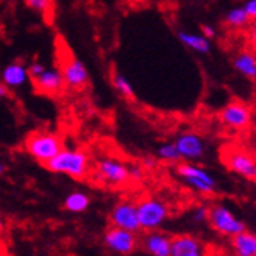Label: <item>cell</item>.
I'll return each instance as SVG.
<instances>
[{
    "label": "cell",
    "mask_w": 256,
    "mask_h": 256,
    "mask_svg": "<svg viewBox=\"0 0 256 256\" xmlns=\"http://www.w3.org/2000/svg\"><path fill=\"white\" fill-rule=\"evenodd\" d=\"M44 166L54 174H62L70 178H75V180H83L89 174V156L83 150L61 148Z\"/></svg>",
    "instance_id": "obj_1"
},
{
    "label": "cell",
    "mask_w": 256,
    "mask_h": 256,
    "mask_svg": "<svg viewBox=\"0 0 256 256\" xmlns=\"http://www.w3.org/2000/svg\"><path fill=\"white\" fill-rule=\"evenodd\" d=\"M136 211L139 226L144 232L160 230L169 219V206L162 200L155 197H146L136 202Z\"/></svg>",
    "instance_id": "obj_2"
},
{
    "label": "cell",
    "mask_w": 256,
    "mask_h": 256,
    "mask_svg": "<svg viewBox=\"0 0 256 256\" xmlns=\"http://www.w3.org/2000/svg\"><path fill=\"white\" fill-rule=\"evenodd\" d=\"M61 148H64L62 139L55 133L34 132L25 139V150L32 158L41 164L48 162Z\"/></svg>",
    "instance_id": "obj_3"
},
{
    "label": "cell",
    "mask_w": 256,
    "mask_h": 256,
    "mask_svg": "<svg viewBox=\"0 0 256 256\" xmlns=\"http://www.w3.org/2000/svg\"><path fill=\"white\" fill-rule=\"evenodd\" d=\"M208 224L217 234L225 238H233L246 232V224L222 203H214L210 206Z\"/></svg>",
    "instance_id": "obj_4"
},
{
    "label": "cell",
    "mask_w": 256,
    "mask_h": 256,
    "mask_svg": "<svg viewBox=\"0 0 256 256\" xmlns=\"http://www.w3.org/2000/svg\"><path fill=\"white\" fill-rule=\"evenodd\" d=\"M176 174L182 180L194 190L203 196H211L217 189L216 178L203 168L192 162H182L176 166Z\"/></svg>",
    "instance_id": "obj_5"
},
{
    "label": "cell",
    "mask_w": 256,
    "mask_h": 256,
    "mask_svg": "<svg viewBox=\"0 0 256 256\" xmlns=\"http://www.w3.org/2000/svg\"><path fill=\"white\" fill-rule=\"evenodd\" d=\"M94 178L102 184L111 188H119L128 183L130 174H128V166L124 164L118 158H102L96 162Z\"/></svg>",
    "instance_id": "obj_6"
},
{
    "label": "cell",
    "mask_w": 256,
    "mask_h": 256,
    "mask_svg": "<svg viewBox=\"0 0 256 256\" xmlns=\"http://www.w3.org/2000/svg\"><path fill=\"white\" fill-rule=\"evenodd\" d=\"M222 160L233 174L246 178L248 182H256V156L238 147H228L222 153Z\"/></svg>",
    "instance_id": "obj_7"
},
{
    "label": "cell",
    "mask_w": 256,
    "mask_h": 256,
    "mask_svg": "<svg viewBox=\"0 0 256 256\" xmlns=\"http://www.w3.org/2000/svg\"><path fill=\"white\" fill-rule=\"evenodd\" d=\"M60 70L62 75L64 84H68L69 88L83 89L89 82V74L84 68V64L78 58H75L68 52L66 54L62 52Z\"/></svg>",
    "instance_id": "obj_8"
},
{
    "label": "cell",
    "mask_w": 256,
    "mask_h": 256,
    "mask_svg": "<svg viewBox=\"0 0 256 256\" xmlns=\"http://www.w3.org/2000/svg\"><path fill=\"white\" fill-rule=\"evenodd\" d=\"M110 222H111V226L122 228L132 233H138L140 226H139V219H138L136 203L130 200H122L116 203L110 212Z\"/></svg>",
    "instance_id": "obj_9"
},
{
    "label": "cell",
    "mask_w": 256,
    "mask_h": 256,
    "mask_svg": "<svg viewBox=\"0 0 256 256\" xmlns=\"http://www.w3.org/2000/svg\"><path fill=\"white\" fill-rule=\"evenodd\" d=\"M170 256H210V246L194 234H176L170 240Z\"/></svg>",
    "instance_id": "obj_10"
},
{
    "label": "cell",
    "mask_w": 256,
    "mask_h": 256,
    "mask_svg": "<svg viewBox=\"0 0 256 256\" xmlns=\"http://www.w3.org/2000/svg\"><path fill=\"white\" fill-rule=\"evenodd\" d=\"M104 242L112 253H118L122 256L132 254L139 244L136 233L126 232V230L116 228V226L108 228V232L104 236Z\"/></svg>",
    "instance_id": "obj_11"
},
{
    "label": "cell",
    "mask_w": 256,
    "mask_h": 256,
    "mask_svg": "<svg viewBox=\"0 0 256 256\" xmlns=\"http://www.w3.org/2000/svg\"><path fill=\"white\" fill-rule=\"evenodd\" d=\"M220 120L233 130H244L252 122V110L242 102H232L220 111Z\"/></svg>",
    "instance_id": "obj_12"
},
{
    "label": "cell",
    "mask_w": 256,
    "mask_h": 256,
    "mask_svg": "<svg viewBox=\"0 0 256 256\" xmlns=\"http://www.w3.org/2000/svg\"><path fill=\"white\" fill-rule=\"evenodd\" d=\"M174 144L182 160L186 161H198L204 156V152H206L204 140L196 133H183L176 138Z\"/></svg>",
    "instance_id": "obj_13"
},
{
    "label": "cell",
    "mask_w": 256,
    "mask_h": 256,
    "mask_svg": "<svg viewBox=\"0 0 256 256\" xmlns=\"http://www.w3.org/2000/svg\"><path fill=\"white\" fill-rule=\"evenodd\" d=\"M30 80L33 86L36 88L38 92L41 94H48V96H55L60 94L64 88V80L60 69H44L34 76H30Z\"/></svg>",
    "instance_id": "obj_14"
},
{
    "label": "cell",
    "mask_w": 256,
    "mask_h": 256,
    "mask_svg": "<svg viewBox=\"0 0 256 256\" xmlns=\"http://www.w3.org/2000/svg\"><path fill=\"white\" fill-rule=\"evenodd\" d=\"M170 240L172 236L168 233L153 230V232H146L140 246L150 256H170Z\"/></svg>",
    "instance_id": "obj_15"
},
{
    "label": "cell",
    "mask_w": 256,
    "mask_h": 256,
    "mask_svg": "<svg viewBox=\"0 0 256 256\" xmlns=\"http://www.w3.org/2000/svg\"><path fill=\"white\" fill-rule=\"evenodd\" d=\"M230 239L234 256H256V233L246 230Z\"/></svg>",
    "instance_id": "obj_16"
},
{
    "label": "cell",
    "mask_w": 256,
    "mask_h": 256,
    "mask_svg": "<svg viewBox=\"0 0 256 256\" xmlns=\"http://www.w3.org/2000/svg\"><path fill=\"white\" fill-rule=\"evenodd\" d=\"M234 69L248 80H256V54L253 50L239 52L233 60Z\"/></svg>",
    "instance_id": "obj_17"
},
{
    "label": "cell",
    "mask_w": 256,
    "mask_h": 256,
    "mask_svg": "<svg viewBox=\"0 0 256 256\" xmlns=\"http://www.w3.org/2000/svg\"><path fill=\"white\" fill-rule=\"evenodd\" d=\"M28 78V70L22 62H11L4 69L2 80L6 88H19Z\"/></svg>",
    "instance_id": "obj_18"
},
{
    "label": "cell",
    "mask_w": 256,
    "mask_h": 256,
    "mask_svg": "<svg viewBox=\"0 0 256 256\" xmlns=\"http://www.w3.org/2000/svg\"><path fill=\"white\" fill-rule=\"evenodd\" d=\"M178 40H180L186 47L194 50L197 54L206 55L211 52V44L210 40H206L203 34H196V33H188V32H178Z\"/></svg>",
    "instance_id": "obj_19"
},
{
    "label": "cell",
    "mask_w": 256,
    "mask_h": 256,
    "mask_svg": "<svg viewBox=\"0 0 256 256\" xmlns=\"http://www.w3.org/2000/svg\"><path fill=\"white\" fill-rule=\"evenodd\" d=\"M89 203H91V198H89L84 192L75 190V192H70L66 197V200H64V208L70 212H83L88 210Z\"/></svg>",
    "instance_id": "obj_20"
},
{
    "label": "cell",
    "mask_w": 256,
    "mask_h": 256,
    "mask_svg": "<svg viewBox=\"0 0 256 256\" xmlns=\"http://www.w3.org/2000/svg\"><path fill=\"white\" fill-rule=\"evenodd\" d=\"M225 24L232 28H246L250 24V18L247 16L244 6H236L226 12Z\"/></svg>",
    "instance_id": "obj_21"
},
{
    "label": "cell",
    "mask_w": 256,
    "mask_h": 256,
    "mask_svg": "<svg viewBox=\"0 0 256 256\" xmlns=\"http://www.w3.org/2000/svg\"><path fill=\"white\" fill-rule=\"evenodd\" d=\"M111 82H112V86L114 89L124 96L125 98H130V100H134L136 98V94H134V89H133V84L126 80V76H124L120 72L114 70L112 75H111Z\"/></svg>",
    "instance_id": "obj_22"
},
{
    "label": "cell",
    "mask_w": 256,
    "mask_h": 256,
    "mask_svg": "<svg viewBox=\"0 0 256 256\" xmlns=\"http://www.w3.org/2000/svg\"><path fill=\"white\" fill-rule=\"evenodd\" d=\"M28 8L46 16L50 20V16H54V0H25Z\"/></svg>",
    "instance_id": "obj_23"
},
{
    "label": "cell",
    "mask_w": 256,
    "mask_h": 256,
    "mask_svg": "<svg viewBox=\"0 0 256 256\" xmlns=\"http://www.w3.org/2000/svg\"><path fill=\"white\" fill-rule=\"evenodd\" d=\"M158 156H160V160L169 161V162H176V161L182 160V156H180V153H178L175 144H162L158 148Z\"/></svg>",
    "instance_id": "obj_24"
},
{
    "label": "cell",
    "mask_w": 256,
    "mask_h": 256,
    "mask_svg": "<svg viewBox=\"0 0 256 256\" xmlns=\"http://www.w3.org/2000/svg\"><path fill=\"white\" fill-rule=\"evenodd\" d=\"M208 214H210V206L202 204V206H197L194 210V212H192V220H194L196 224L208 222Z\"/></svg>",
    "instance_id": "obj_25"
},
{
    "label": "cell",
    "mask_w": 256,
    "mask_h": 256,
    "mask_svg": "<svg viewBox=\"0 0 256 256\" xmlns=\"http://www.w3.org/2000/svg\"><path fill=\"white\" fill-rule=\"evenodd\" d=\"M244 10L247 12V16L250 18V20H256V0H247Z\"/></svg>",
    "instance_id": "obj_26"
},
{
    "label": "cell",
    "mask_w": 256,
    "mask_h": 256,
    "mask_svg": "<svg viewBox=\"0 0 256 256\" xmlns=\"http://www.w3.org/2000/svg\"><path fill=\"white\" fill-rule=\"evenodd\" d=\"M248 42L253 48V52L256 54V20H253L250 32H248Z\"/></svg>",
    "instance_id": "obj_27"
},
{
    "label": "cell",
    "mask_w": 256,
    "mask_h": 256,
    "mask_svg": "<svg viewBox=\"0 0 256 256\" xmlns=\"http://www.w3.org/2000/svg\"><path fill=\"white\" fill-rule=\"evenodd\" d=\"M128 174H130V180H140L142 178V169L138 168V166H132L128 168Z\"/></svg>",
    "instance_id": "obj_28"
},
{
    "label": "cell",
    "mask_w": 256,
    "mask_h": 256,
    "mask_svg": "<svg viewBox=\"0 0 256 256\" xmlns=\"http://www.w3.org/2000/svg\"><path fill=\"white\" fill-rule=\"evenodd\" d=\"M202 33L206 40H211V38H216V30L211 27V25H202Z\"/></svg>",
    "instance_id": "obj_29"
},
{
    "label": "cell",
    "mask_w": 256,
    "mask_h": 256,
    "mask_svg": "<svg viewBox=\"0 0 256 256\" xmlns=\"http://www.w3.org/2000/svg\"><path fill=\"white\" fill-rule=\"evenodd\" d=\"M10 96V91H8V88L4 84V82H0V98H4V97H8Z\"/></svg>",
    "instance_id": "obj_30"
},
{
    "label": "cell",
    "mask_w": 256,
    "mask_h": 256,
    "mask_svg": "<svg viewBox=\"0 0 256 256\" xmlns=\"http://www.w3.org/2000/svg\"><path fill=\"white\" fill-rule=\"evenodd\" d=\"M144 164L147 166V168H153V166H155L156 162H155V160H152V158H146L144 160Z\"/></svg>",
    "instance_id": "obj_31"
},
{
    "label": "cell",
    "mask_w": 256,
    "mask_h": 256,
    "mask_svg": "<svg viewBox=\"0 0 256 256\" xmlns=\"http://www.w3.org/2000/svg\"><path fill=\"white\" fill-rule=\"evenodd\" d=\"M2 172H4V164L0 162V175H2Z\"/></svg>",
    "instance_id": "obj_32"
},
{
    "label": "cell",
    "mask_w": 256,
    "mask_h": 256,
    "mask_svg": "<svg viewBox=\"0 0 256 256\" xmlns=\"http://www.w3.org/2000/svg\"><path fill=\"white\" fill-rule=\"evenodd\" d=\"M132 2H136V4H139V2H146V0H132Z\"/></svg>",
    "instance_id": "obj_33"
}]
</instances>
